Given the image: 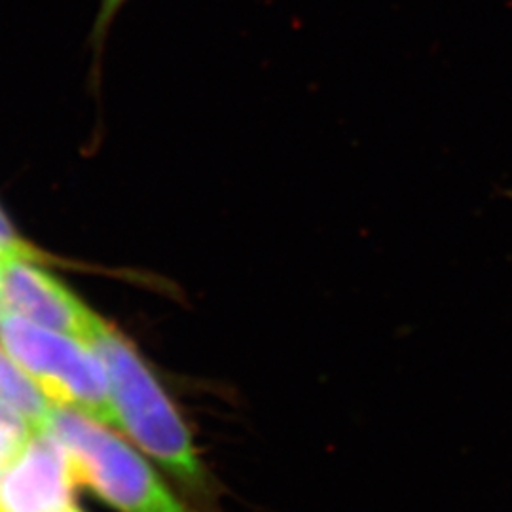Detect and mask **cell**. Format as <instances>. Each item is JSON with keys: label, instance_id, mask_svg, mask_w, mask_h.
Listing matches in <instances>:
<instances>
[{"label": "cell", "instance_id": "6da1fadb", "mask_svg": "<svg viewBox=\"0 0 512 512\" xmlns=\"http://www.w3.org/2000/svg\"><path fill=\"white\" fill-rule=\"evenodd\" d=\"M109 374L116 427L145 454L190 488L205 486V473L190 431L141 351L109 325L92 342Z\"/></svg>", "mask_w": 512, "mask_h": 512}, {"label": "cell", "instance_id": "8fae6325", "mask_svg": "<svg viewBox=\"0 0 512 512\" xmlns=\"http://www.w3.org/2000/svg\"><path fill=\"white\" fill-rule=\"evenodd\" d=\"M67 512H82V511H78V509H74V507H73V509H69V511H67Z\"/></svg>", "mask_w": 512, "mask_h": 512}, {"label": "cell", "instance_id": "8992f818", "mask_svg": "<svg viewBox=\"0 0 512 512\" xmlns=\"http://www.w3.org/2000/svg\"><path fill=\"white\" fill-rule=\"evenodd\" d=\"M0 403L16 412L33 431H44L55 404L37 382L0 346Z\"/></svg>", "mask_w": 512, "mask_h": 512}, {"label": "cell", "instance_id": "277c9868", "mask_svg": "<svg viewBox=\"0 0 512 512\" xmlns=\"http://www.w3.org/2000/svg\"><path fill=\"white\" fill-rule=\"evenodd\" d=\"M2 310L23 317L38 327L55 330L78 338L92 346L93 340L109 327L97 311H93L44 264L0 258Z\"/></svg>", "mask_w": 512, "mask_h": 512}, {"label": "cell", "instance_id": "9c48e42d", "mask_svg": "<svg viewBox=\"0 0 512 512\" xmlns=\"http://www.w3.org/2000/svg\"><path fill=\"white\" fill-rule=\"evenodd\" d=\"M128 0H101L99 10L95 14L93 21L92 35H90V44H92L93 54H101L105 40L109 37L110 25L116 19V16L122 12Z\"/></svg>", "mask_w": 512, "mask_h": 512}, {"label": "cell", "instance_id": "5b68a950", "mask_svg": "<svg viewBox=\"0 0 512 512\" xmlns=\"http://www.w3.org/2000/svg\"><path fill=\"white\" fill-rule=\"evenodd\" d=\"M78 480L65 448L46 431L0 469V512H67Z\"/></svg>", "mask_w": 512, "mask_h": 512}, {"label": "cell", "instance_id": "3957f363", "mask_svg": "<svg viewBox=\"0 0 512 512\" xmlns=\"http://www.w3.org/2000/svg\"><path fill=\"white\" fill-rule=\"evenodd\" d=\"M0 346L61 408L116 427L109 374L93 346L0 311Z\"/></svg>", "mask_w": 512, "mask_h": 512}, {"label": "cell", "instance_id": "30bf717a", "mask_svg": "<svg viewBox=\"0 0 512 512\" xmlns=\"http://www.w3.org/2000/svg\"><path fill=\"white\" fill-rule=\"evenodd\" d=\"M0 287H2V268H0ZM0 310H2V304H0Z\"/></svg>", "mask_w": 512, "mask_h": 512}, {"label": "cell", "instance_id": "ba28073f", "mask_svg": "<svg viewBox=\"0 0 512 512\" xmlns=\"http://www.w3.org/2000/svg\"><path fill=\"white\" fill-rule=\"evenodd\" d=\"M35 431L16 412L0 403V469L18 456Z\"/></svg>", "mask_w": 512, "mask_h": 512}, {"label": "cell", "instance_id": "52a82bcc", "mask_svg": "<svg viewBox=\"0 0 512 512\" xmlns=\"http://www.w3.org/2000/svg\"><path fill=\"white\" fill-rule=\"evenodd\" d=\"M0 258H21V260H31L38 264H57L54 256L44 253L33 245L29 239L23 238L19 234L18 228L14 222L6 215V211L0 207Z\"/></svg>", "mask_w": 512, "mask_h": 512}, {"label": "cell", "instance_id": "7a4b0ae2", "mask_svg": "<svg viewBox=\"0 0 512 512\" xmlns=\"http://www.w3.org/2000/svg\"><path fill=\"white\" fill-rule=\"evenodd\" d=\"M67 452L80 486L120 512H188L162 478L109 425L55 406L44 427Z\"/></svg>", "mask_w": 512, "mask_h": 512}]
</instances>
